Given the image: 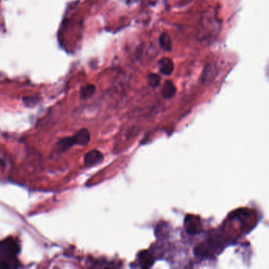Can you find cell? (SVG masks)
<instances>
[{
	"label": "cell",
	"mask_w": 269,
	"mask_h": 269,
	"mask_svg": "<svg viewBox=\"0 0 269 269\" xmlns=\"http://www.w3.org/2000/svg\"><path fill=\"white\" fill-rule=\"evenodd\" d=\"M95 92V88L93 85H88L85 87L82 88L80 91L81 98L82 99H88L91 98Z\"/></svg>",
	"instance_id": "30bf717a"
},
{
	"label": "cell",
	"mask_w": 269,
	"mask_h": 269,
	"mask_svg": "<svg viewBox=\"0 0 269 269\" xmlns=\"http://www.w3.org/2000/svg\"><path fill=\"white\" fill-rule=\"evenodd\" d=\"M148 84H149L152 87L156 88L158 87L160 84V79L159 75L156 74V73H150L148 76Z\"/></svg>",
	"instance_id": "8fae6325"
},
{
	"label": "cell",
	"mask_w": 269,
	"mask_h": 269,
	"mask_svg": "<svg viewBox=\"0 0 269 269\" xmlns=\"http://www.w3.org/2000/svg\"><path fill=\"white\" fill-rule=\"evenodd\" d=\"M138 261L143 268L152 267L154 264V257L148 251H142L138 255Z\"/></svg>",
	"instance_id": "5b68a950"
},
{
	"label": "cell",
	"mask_w": 269,
	"mask_h": 269,
	"mask_svg": "<svg viewBox=\"0 0 269 269\" xmlns=\"http://www.w3.org/2000/svg\"><path fill=\"white\" fill-rule=\"evenodd\" d=\"M159 66H160V73L165 76H170L174 70V63L170 59L167 58V57L160 60Z\"/></svg>",
	"instance_id": "8992f818"
},
{
	"label": "cell",
	"mask_w": 269,
	"mask_h": 269,
	"mask_svg": "<svg viewBox=\"0 0 269 269\" xmlns=\"http://www.w3.org/2000/svg\"><path fill=\"white\" fill-rule=\"evenodd\" d=\"M75 145L86 146L90 142V133L87 129H82L73 137Z\"/></svg>",
	"instance_id": "277c9868"
},
{
	"label": "cell",
	"mask_w": 269,
	"mask_h": 269,
	"mask_svg": "<svg viewBox=\"0 0 269 269\" xmlns=\"http://www.w3.org/2000/svg\"><path fill=\"white\" fill-rule=\"evenodd\" d=\"M185 228L189 235H194L200 233L202 228L199 217L194 215H187L184 220Z\"/></svg>",
	"instance_id": "7a4b0ae2"
},
{
	"label": "cell",
	"mask_w": 269,
	"mask_h": 269,
	"mask_svg": "<svg viewBox=\"0 0 269 269\" xmlns=\"http://www.w3.org/2000/svg\"><path fill=\"white\" fill-rule=\"evenodd\" d=\"M18 245L11 239L0 242V259H11L18 253Z\"/></svg>",
	"instance_id": "6da1fadb"
},
{
	"label": "cell",
	"mask_w": 269,
	"mask_h": 269,
	"mask_svg": "<svg viewBox=\"0 0 269 269\" xmlns=\"http://www.w3.org/2000/svg\"><path fill=\"white\" fill-rule=\"evenodd\" d=\"M176 93V88L171 81H166L163 86L162 94L165 99H170Z\"/></svg>",
	"instance_id": "52a82bcc"
},
{
	"label": "cell",
	"mask_w": 269,
	"mask_h": 269,
	"mask_svg": "<svg viewBox=\"0 0 269 269\" xmlns=\"http://www.w3.org/2000/svg\"><path fill=\"white\" fill-rule=\"evenodd\" d=\"M159 43H160V48H162L164 51H170L171 50V40H170V36L167 33H164L160 35Z\"/></svg>",
	"instance_id": "9c48e42d"
},
{
	"label": "cell",
	"mask_w": 269,
	"mask_h": 269,
	"mask_svg": "<svg viewBox=\"0 0 269 269\" xmlns=\"http://www.w3.org/2000/svg\"><path fill=\"white\" fill-rule=\"evenodd\" d=\"M74 145L73 138H64L57 142L56 149L59 152H65L67 150L70 149Z\"/></svg>",
	"instance_id": "ba28073f"
},
{
	"label": "cell",
	"mask_w": 269,
	"mask_h": 269,
	"mask_svg": "<svg viewBox=\"0 0 269 269\" xmlns=\"http://www.w3.org/2000/svg\"><path fill=\"white\" fill-rule=\"evenodd\" d=\"M104 160V156L97 149L91 150L84 157V164L85 167H90L101 164Z\"/></svg>",
	"instance_id": "3957f363"
}]
</instances>
